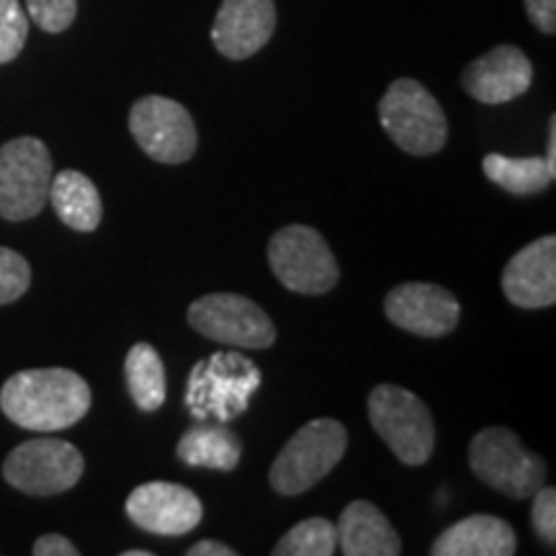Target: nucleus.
Segmentation results:
<instances>
[{"label":"nucleus","mask_w":556,"mask_h":556,"mask_svg":"<svg viewBox=\"0 0 556 556\" xmlns=\"http://www.w3.org/2000/svg\"><path fill=\"white\" fill-rule=\"evenodd\" d=\"M0 409L18 428L54 433L73 428L90 409V387L70 368H29L0 389Z\"/></svg>","instance_id":"obj_1"},{"label":"nucleus","mask_w":556,"mask_h":556,"mask_svg":"<svg viewBox=\"0 0 556 556\" xmlns=\"http://www.w3.org/2000/svg\"><path fill=\"white\" fill-rule=\"evenodd\" d=\"M379 122L407 155L428 157L446 148L448 122L435 96L413 78L394 80L379 103Z\"/></svg>","instance_id":"obj_2"},{"label":"nucleus","mask_w":556,"mask_h":556,"mask_svg":"<svg viewBox=\"0 0 556 556\" xmlns=\"http://www.w3.org/2000/svg\"><path fill=\"white\" fill-rule=\"evenodd\" d=\"M348 448V430L332 417H317L299 428L270 467V486L283 497L312 490L338 467Z\"/></svg>","instance_id":"obj_3"},{"label":"nucleus","mask_w":556,"mask_h":556,"mask_svg":"<svg viewBox=\"0 0 556 556\" xmlns=\"http://www.w3.org/2000/svg\"><path fill=\"white\" fill-rule=\"evenodd\" d=\"M469 467L479 482L513 500L531 497L546 482V462L507 428H484L469 443Z\"/></svg>","instance_id":"obj_4"},{"label":"nucleus","mask_w":556,"mask_h":556,"mask_svg":"<svg viewBox=\"0 0 556 556\" xmlns=\"http://www.w3.org/2000/svg\"><path fill=\"white\" fill-rule=\"evenodd\" d=\"M368 420L392 454L407 467H422L433 456V415L409 389L379 384L368 397Z\"/></svg>","instance_id":"obj_5"},{"label":"nucleus","mask_w":556,"mask_h":556,"mask_svg":"<svg viewBox=\"0 0 556 556\" xmlns=\"http://www.w3.org/2000/svg\"><path fill=\"white\" fill-rule=\"evenodd\" d=\"M52 155L37 137H18L0 148V217L26 222L50 201Z\"/></svg>","instance_id":"obj_6"},{"label":"nucleus","mask_w":556,"mask_h":556,"mask_svg":"<svg viewBox=\"0 0 556 556\" xmlns=\"http://www.w3.org/2000/svg\"><path fill=\"white\" fill-rule=\"evenodd\" d=\"M268 263L278 281L294 294H328L340 278L328 240L307 225L278 229L268 242Z\"/></svg>","instance_id":"obj_7"},{"label":"nucleus","mask_w":556,"mask_h":556,"mask_svg":"<svg viewBox=\"0 0 556 556\" xmlns=\"http://www.w3.org/2000/svg\"><path fill=\"white\" fill-rule=\"evenodd\" d=\"M86 458L60 438H34L5 456L3 477L13 490L31 497H52L80 482Z\"/></svg>","instance_id":"obj_8"},{"label":"nucleus","mask_w":556,"mask_h":556,"mask_svg":"<svg viewBox=\"0 0 556 556\" xmlns=\"http://www.w3.org/2000/svg\"><path fill=\"white\" fill-rule=\"evenodd\" d=\"M129 131L155 163L180 165L197 155L199 135L189 109L165 96H144L129 111Z\"/></svg>","instance_id":"obj_9"},{"label":"nucleus","mask_w":556,"mask_h":556,"mask_svg":"<svg viewBox=\"0 0 556 556\" xmlns=\"http://www.w3.org/2000/svg\"><path fill=\"white\" fill-rule=\"evenodd\" d=\"M189 325L208 340L263 351L276 340L270 317L253 299L240 294H206L189 307Z\"/></svg>","instance_id":"obj_10"},{"label":"nucleus","mask_w":556,"mask_h":556,"mask_svg":"<svg viewBox=\"0 0 556 556\" xmlns=\"http://www.w3.org/2000/svg\"><path fill=\"white\" fill-rule=\"evenodd\" d=\"M387 319L400 330L420 338H443L462 319V304L438 283H400L384 299Z\"/></svg>","instance_id":"obj_11"},{"label":"nucleus","mask_w":556,"mask_h":556,"mask_svg":"<svg viewBox=\"0 0 556 556\" xmlns=\"http://www.w3.org/2000/svg\"><path fill=\"white\" fill-rule=\"evenodd\" d=\"M127 516L137 528L155 536H184L201 523L204 507L189 486L148 482L127 497Z\"/></svg>","instance_id":"obj_12"},{"label":"nucleus","mask_w":556,"mask_h":556,"mask_svg":"<svg viewBox=\"0 0 556 556\" xmlns=\"http://www.w3.org/2000/svg\"><path fill=\"white\" fill-rule=\"evenodd\" d=\"M533 67L523 50L513 45H500L484 58L469 62L462 75V86L471 99L486 106L516 101L531 88Z\"/></svg>","instance_id":"obj_13"},{"label":"nucleus","mask_w":556,"mask_h":556,"mask_svg":"<svg viewBox=\"0 0 556 556\" xmlns=\"http://www.w3.org/2000/svg\"><path fill=\"white\" fill-rule=\"evenodd\" d=\"M274 0H225L212 26V41L227 60H248L274 37Z\"/></svg>","instance_id":"obj_14"},{"label":"nucleus","mask_w":556,"mask_h":556,"mask_svg":"<svg viewBox=\"0 0 556 556\" xmlns=\"http://www.w3.org/2000/svg\"><path fill=\"white\" fill-rule=\"evenodd\" d=\"M503 291L520 309L552 307L556 302V238L533 240L518 250L503 270Z\"/></svg>","instance_id":"obj_15"},{"label":"nucleus","mask_w":556,"mask_h":556,"mask_svg":"<svg viewBox=\"0 0 556 556\" xmlns=\"http://www.w3.org/2000/svg\"><path fill=\"white\" fill-rule=\"evenodd\" d=\"M338 546L345 556H397L402 539L389 518L374 503L353 500L340 513Z\"/></svg>","instance_id":"obj_16"},{"label":"nucleus","mask_w":556,"mask_h":556,"mask_svg":"<svg viewBox=\"0 0 556 556\" xmlns=\"http://www.w3.org/2000/svg\"><path fill=\"white\" fill-rule=\"evenodd\" d=\"M518 539L513 526L495 516H469L458 520L430 546L433 556H510Z\"/></svg>","instance_id":"obj_17"},{"label":"nucleus","mask_w":556,"mask_h":556,"mask_svg":"<svg viewBox=\"0 0 556 556\" xmlns=\"http://www.w3.org/2000/svg\"><path fill=\"white\" fill-rule=\"evenodd\" d=\"M50 201L62 219L75 232H93L103 217L101 193L96 184L80 170H62L52 176Z\"/></svg>","instance_id":"obj_18"},{"label":"nucleus","mask_w":556,"mask_h":556,"mask_svg":"<svg viewBox=\"0 0 556 556\" xmlns=\"http://www.w3.org/2000/svg\"><path fill=\"white\" fill-rule=\"evenodd\" d=\"M176 454L189 467L232 471L240 464L242 443L225 426H193L180 438Z\"/></svg>","instance_id":"obj_19"},{"label":"nucleus","mask_w":556,"mask_h":556,"mask_svg":"<svg viewBox=\"0 0 556 556\" xmlns=\"http://www.w3.org/2000/svg\"><path fill=\"white\" fill-rule=\"evenodd\" d=\"M124 377L135 405L142 413H155L168 397V381H165V366L160 353L150 343H137L129 348L124 361Z\"/></svg>","instance_id":"obj_20"},{"label":"nucleus","mask_w":556,"mask_h":556,"mask_svg":"<svg viewBox=\"0 0 556 556\" xmlns=\"http://www.w3.org/2000/svg\"><path fill=\"white\" fill-rule=\"evenodd\" d=\"M482 170L492 184L516 197L546 191L556 176V170L548 168L546 157H507L500 152L484 155Z\"/></svg>","instance_id":"obj_21"},{"label":"nucleus","mask_w":556,"mask_h":556,"mask_svg":"<svg viewBox=\"0 0 556 556\" xmlns=\"http://www.w3.org/2000/svg\"><path fill=\"white\" fill-rule=\"evenodd\" d=\"M338 552V528L328 518H307L283 533L276 556H330Z\"/></svg>","instance_id":"obj_22"},{"label":"nucleus","mask_w":556,"mask_h":556,"mask_svg":"<svg viewBox=\"0 0 556 556\" xmlns=\"http://www.w3.org/2000/svg\"><path fill=\"white\" fill-rule=\"evenodd\" d=\"M29 21L18 0H0V65L13 62L26 47Z\"/></svg>","instance_id":"obj_23"},{"label":"nucleus","mask_w":556,"mask_h":556,"mask_svg":"<svg viewBox=\"0 0 556 556\" xmlns=\"http://www.w3.org/2000/svg\"><path fill=\"white\" fill-rule=\"evenodd\" d=\"M31 287V266L24 255L0 248V307L16 302Z\"/></svg>","instance_id":"obj_24"},{"label":"nucleus","mask_w":556,"mask_h":556,"mask_svg":"<svg viewBox=\"0 0 556 556\" xmlns=\"http://www.w3.org/2000/svg\"><path fill=\"white\" fill-rule=\"evenodd\" d=\"M34 24L47 34H62L78 16V0H26Z\"/></svg>","instance_id":"obj_25"},{"label":"nucleus","mask_w":556,"mask_h":556,"mask_svg":"<svg viewBox=\"0 0 556 556\" xmlns=\"http://www.w3.org/2000/svg\"><path fill=\"white\" fill-rule=\"evenodd\" d=\"M533 507H531V520L541 541L546 544H556V490L554 486H539L533 492Z\"/></svg>","instance_id":"obj_26"},{"label":"nucleus","mask_w":556,"mask_h":556,"mask_svg":"<svg viewBox=\"0 0 556 556\" xmlns=\"http://www.w3.org/2000/svg\"><path fill=\"white\" fill-rule=\"evenodd\" d=\"M526 11L533 26L552 37L556 31V0H526Z\"/></svg>","instance_id":"obj_27"},{"label":"nucleus","mask_w":556,"mask_h":556,"mask_svg":"<svg viewBox=\"0 0 556 556\" xmlns=\"http://www.w3.org/2000/svg\"><path fill=\"white\" fill-rule=\"evenodd\" d=\"M34 556H78V546L73 544V541L60 536V533H47V536L37 539V544H34Z\"/></svg>","instance_id":"obj_28"},{"label":"nucleus","mask_w":556,"mask_h":556,"mask_svg":"<svg viewBox=\"0 0 556 556\" xmlns=\"http://www.w3.org/2000/svg\"><path fill=\"white\" fill-rule=\"evenodd\" d=\"M232 546L222 544V541H199L189 548V556H235Z\"/></svg>","instance_id":"obj_29"},{"label":"nucleus","mask_w":556,"mask_h":556,"mask_svg":"<svg viewBox=\"0 0 556 556\" xmlns=\"http://www.w3.org/2000/svg\"><path fill=\"white\" fill-rule=\"evenodd\" d=\"M122 556H152V552H139V548H129V552H124Z\"/></svg>","instance_id":"obj_30"}]
</instances>
